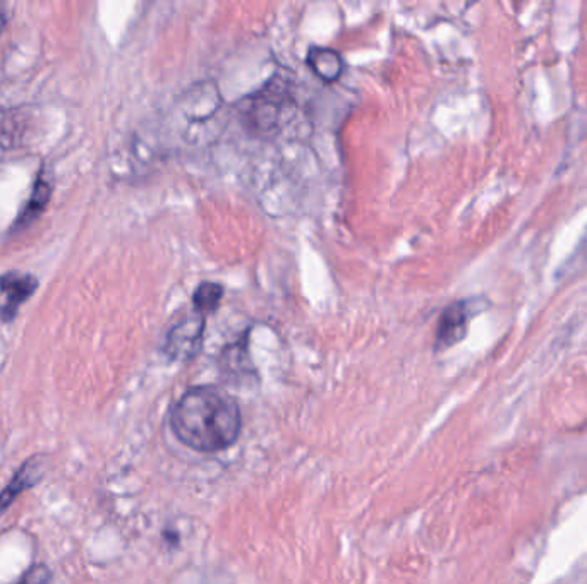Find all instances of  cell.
<instances>
[{"label": "cell", "instance_id": "6da1fadb", "mask_svg": "<svg viewBox=\"0 0 587 584\" xmlns=\"http://www.w3.org/2000/svg\"><path fill=\"white\" fill-rule=\"evenodd\" d=\"M175 438L199 453H218L238 441L242 420L238 403L217 387H191L171 411Z\"/></svg>", "mask_w": 587, "mask_h": 584}, {"label": "cell", "instance_id": "7a4b0ae2", "mask_svg": "<svg viewBox=\"0 0 587 584\" xmlns=\"http://www.w3.org/2000/svg\"><path fill=\"white\" fill-rule=\"evenodd\" d=\"M242 122L258 137H273L296 115V98L281 76L249 95L241 107Z\"/></svg>", "mask_w": 587, "mask_h": 584}, {"label": "cell", "instance_id": "3957f363", "mask_svg": "<svg viewBox=\"0 0 587 584\" xmlns=\"http://www.w3.org/2000/svg\"><path fill=\"white\" fill-rule=\"evenodd\" d=\"M207 328V316L199 312H191L172 326L165 340V353L172 361H193L202 352L203 337Z\"/></svg>", "mask_w": 587, "mask_h": 584}, {"label": "cell", "instance_id": "277c9868", "mask_svg": "<svg viewBox=\"0 0 587 584\" xmlns=\"http://www.w3.org/2000/svg\"><path fill=\"white\" fill-rule=\"evenodd\" d=\"M222 103V95L214 81L198 82L183 95V115L187 121L202 124L210 121Z\"/></svg>", "mask_w": 587, "mask_h": 584}, {"label": "cell", "instance_id": "5b68a950", "mask_svg": "<svg viewBox=\"0 0 587 584\" xmlns=\"http://www.w3.org/2000/svg\"><path fill=\"white\" fill-rule=\"evenodd\" d=\"M469 318L471 316L467 310V304L455 302L448 306L439 316L438 324H436V350H447L459 343L467 334Z\"/></svg>", "mask_w": 587, "mask_h": 584}, {"label": "cell", "instance_id": "8992f818", "mask_svg": "<svg viewBox=\"0 0 587 584\" xmlns=\"http://www.w3.org/2000/svg\"><path fill=\"white\" fill-rule=\"evenodd\" d=\"M306 64L322 81H339L344 74V58L339 52L327 47H312L307 51Z\"/></svg>", "mask_w": 587, "mask_h": 584}, {"label": "cell", "instance_id": "52a82bcc", "mask_svg": "<svg viewBox=\"0 0 587 584\" xmlns=\"http://www.w3.org/2000/svg\"><path fill=\"white\" fill-rule=\"evenodd\" d=\"M39 478V461H28V463H24L23 469L18 470L17 475L9 482L8 487L0 492V513H4L14 503V499H18L26 488L35 485Z\"/></svg>", "mask_w": 587, "mask_h": 584}, {"label": "cell", "instance_id": "ba28073f", "mask_svg": "<svg viewBox=\"0 0 587 584\" xmlns=\"http://www.w3.org/2000/svg\"><path fill=\"white\" fill-rule=\"evenodd\" d=\"M224 294L226 290L218 283H199L195 294H193V306H195L196 312L203 313V316L215 312L222 304Z\"/></svg>", "mask_w": 587, "mask_h": 584}, {"label": "cell", "instance_id": "9c48e42d", "mask_svg": "<svg viewBox=\"0 0 587 584\" xmlns=\"http://www.w3.org/2000/svg\"><path fill=\"white\" fill-rule=\"evenodd\" d=\"M52 573L45 565H35L14 584H48Z\"/></svg>", "mask_w": 587, "mask_h": 584}]
</instances>
